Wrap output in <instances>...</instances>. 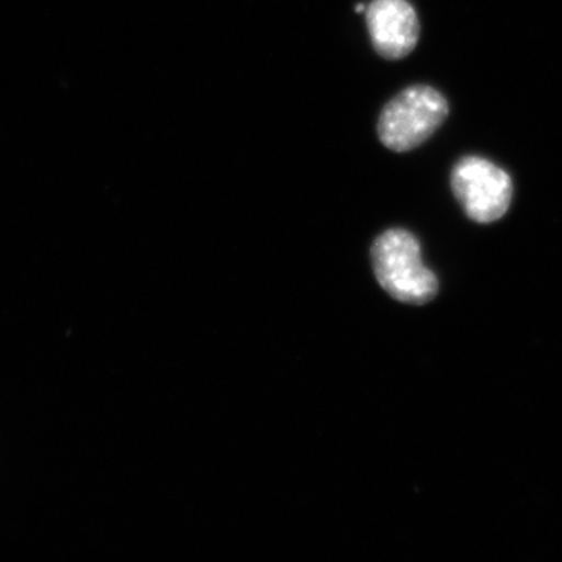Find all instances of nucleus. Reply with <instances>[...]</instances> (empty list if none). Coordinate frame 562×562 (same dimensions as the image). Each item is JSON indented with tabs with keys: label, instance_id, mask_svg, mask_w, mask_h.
<instances>
[{
	"label": "nucleus",
	"instance_id": "obj_3",
	"mask_svg": "<svg viewBox=\"0 0 562 562\" xmlns=\"http://www.w3.org/2000/svg\"><path fill=\"white\" fill-rule=\"evenodd\" d=\"M452 190L465 214L479 224L502 220L513 201L512 177L480 157H465L454 165Z\"/></svg>",
	"mask_w": 562,
	"mask_h": 562
},
{
	"label": "nucleus",
	"instance_id": "obj_4",
	"mask_svg": "<svg viewBox=\"0 0 562 562\" xmlns=\"http://www.w3.org/2000/svg\"><path fill=\"white\" fill-rule=\"evenodd\" d=\"M366 22L376 54L387 60L412 54L419 41V18L406 0H373Z\"/></svg>",
	"mask_w": 562,
	"mask_h": 562
},
{
	"label": "nucleus",
	"instance_id": "obj_5",
	"mask_svg": "<svg viewBox=\"0 0 562 562\" xmlns=\"http://www.w3.org/2000/svg\"><path fill=\"white\" fill-rule=\"evenodd\" d=\"M357 11H358V13H361V11H366V7L362 5V3H358Z\"/></svg>",
	"mask_w": 562,
	"mask_h": 562
},
{
	"label": "nucleus",
	"instance_id": "obj_1",
	"mask_svg": "<svg viewBox=\"0 0 562 562\" xmlns=\"http://www.w3.org/2000/svg\"><path fill=\"white\" fill-rule=\"evenodd\" d=\"M376 280L395 301L425 305L438 294V279L422 261L420 244L413 233L391 228L372 246Z\"/></svg>",
	"mask_w": 562,
	"mask_h": 562
},
{
	"label": "nucleus",
	"instance_id": "obj_2",
	"mask_svg": "<svg viewBox=\"0 0 562 562\" xmlns=\"http://www.w3.org/2000/svg\"><path fill=\"white\" fill-rule=\"evenodd\" d=\"M449 103L431 87H412L395 95L380 114V140L394 151L416 149L441 127Z\"/></svg>",
	"mask_w": 562,
	"mask_h": 562
}]
</instances>
